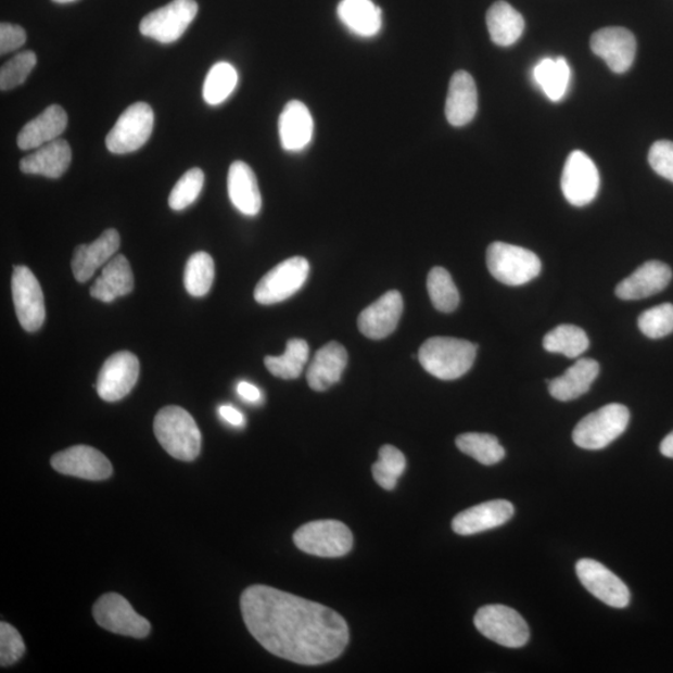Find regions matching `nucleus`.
<instances>
[{"label":"nucleus","mask_w":673,"mask_h":673,"mask_svg":"<svg viewBox=\"0 0 673 673\" xmlns=\"http://www.w3.org/2000/svg\"><path fill=\"white\" fill-rule=\"evenodd\" d=\"M241 611L261 646L294 663L331 662L350 642L347 622L339 612L274 587H247L241 596Z\"/></svg>","instance_id":"1"},{"label":"nucleus","mask_w":673,"mask_h":673,"mask_svg":"<svg viewBox=\"0 0 673 673\" xmlns=\"http://www.w3.org/2000/svg\"><path fill=\"white\" fill-rule=\"evenodd\" d=\"M477 344L454 336H432L418 353L420 365L442 381H454L469 372L477 357Z\"/></svg>","instance_id":"2"},{"label":"nucleus","mask_w":673,"mask_h":673,"mask_svg":"<svg viewBox=\"0 0 673 673\" xmlns=\"http://www.w3.org/2000/svg\"><path fill=\"white\" fill-rule=\"evenodd\" d=\"M154 433L173 458L192 461L199 457L201 432L188 410L178 406L160 410L154 420Z\"/></svg>","instance_id":"3"},{"label":"nucleus","mask_w":673,"mask_h":673,"mask_svg":"<svg viewBox=\"0 0 673 673\" xmlns=\"http://www.w3.org/2000/svg\"><path fill=\"white\" fill-rule=\"evenodd\" d=\"M628 423L627 407L618 403L608 404L580 420L572 432V441L580 448L600 450L624 434Z\"/></svg>","instance_id":"4"},{"label":"nucleus","mask_w":673,"mask_h":673,"mask_svg":"<svg viewBox=\"0 0 673 673\" xmlns=\"http://www.w3.org/2000/svg\"><path fill=\"white\" fill-rule=\"evenodd\" d=\"M486 265L496 281L507 285H523L542 272V261L524 247L494 242L486 251Z\"/></svg>","instance_id":"5"},{"label":"nucleus","mask_w":673,"mask_h":673,"mask_svg":"<svg viewBox=\"0 0 673 673\" xmlns=\"http://www.w3.org/2000/svg\"><path fill=\"white\" fill-rule=\"evenodd\" d=\"M297 548L319 558H341L352 550L353 535L336 520H316L302 525L293 535Z\"/></svg>","instance_id":"6"},{"label":"nucleus","mask_w":673,"mask_h":673,"mask_svg":"<svg viewBox=\"0 0 673 673\" xmlns=\"http://www.w3.org/2000/svg\"><path fill=\"white\" fill-rule=\"evenodd\" d=\"M474 625L483 636L509 649H519L529 643L526 621L508 606H483L477 612Z\"/></svg>","instance_id":"7"},{"label":"nucleus","mask_w":673,"mask_h":673,"mask_svg":"<svg viewBox=\"0 0 673 673\" xmlns=\"http://www.w3.org/2000/svg\"><path fill=\"white\" fill-rule=\"evenodd\" d=\"M154 123L155 115L149 104L130 105L107 134L105 140L107 150L113 154L124 155L141 149L153 134Z\"/></svg>","instance_id":"8"},{"label":"nucleus","mask_w":673,"mask_h":673,"mask_svg":"<svg viewBox=\"0 0 673 673\" xmlns=\"http://www.w3.org/2000/svg\"><path fill=\"white\" fill-rule=\"evenodd\" d=\"M198 12L195 0H173L148 14L140 23V33L162 45L175 43L196 18Z\"/></svg>","instance_id":"9"},{"label":"nucleus","mask_w":673,"mask_h":673,"mask_svg":"<svg viewBox=\"0 0 673 673\" xmlns=\"http://www.w3.org/2000/svg\"><path fill=\"white\" fill-rule=\"evenodd\" d=\"M309 264L305 257H291L275 266L257 283L255 300L259 305H275L289 300L306 283Z\"/></svg>","instance_id":"10"},{"label":"nucleus","mask_w":673,"mask_h":673,"mask_svg":"<svg viewBox=\"0 0 673 673\" xmlns=\"http://www.w3.org/2000/svg\"><path fill=\"white\" fill-rule=\"evenodd\" d=\"M92 615L99 626L117 635L144 638L150 634V622L140 617L130 602L119 594L101 596L92 608Z\"/></svg>","instance_id":"11"},{"label":"nucleus","mask_w":673,"mask_h":673,"mask_svg":"<svg viewBox=\"0 0 673 673\" xmlns=\"http://www.w3.org/2000/svg\"><path fill=\"white\" fill-rule=\"evenodd\" d=\"M13 302L23 330L37 332L46 322L43 290L27 266H15L12 277Z\"/></svg>","instance_id":"12"},{"label":"nucleus","mask_w":673,"mask_h":673,"mask_svg":"<svg viewBox=\"0 0 673 673\" xmlns=\"http://www.w3.org/2000/svg\"><path fill=\"white\" fill-rule=\"evenodd\" d=\"M600 189V175L593 160L583 151H572L561 176L563 196L572 206L583 207L595 200Z\"/></svg>","instance_id":"13"},{"label":"nucleus","mask_w":673,"mask_h":673,"mask_svg":"<svg viewBox=\"0 0 673 673\" xmlns=\"http://www.w3.org/2000/svg\"><path fill=\"white\" fill-rule=\"evenodd\" d=\"M580 583L606 605L615 609H625L631 600L628 587L613 572L593 559H582L576 563Z\"/></svg>","instance_id":"14"},{"label":"nucleus","mask_w":673,"mask_h":673,"mask_svg":"<svg viewBox=\"0 0 673 673\" xmlns=\"http://www.w3.org/2000/svg\"><path fill=\"white\" fill-rule=\"evenodd\" d=\"M140 364L131 352H117L101 367L97 392L105 402H117L128 395L138 382Z\"/></svg>","instance_id":"15"},{"label":"nucleus","mask_w":673,"mask_h":673,"mask_svg":"<svg viewBox=\"0 0 673 673\" xmlns=\"http://www.w3.org/2000/svg\"><path fill=\"white\" fill-rule=\"evenodd\" d=\"M50 462L58 473L86 479V481H105L113 475L111 460L89 445H75V447L59 452Z\"/></svg>","instance_id":"16"},{"label":"nucleus","mask_w":673,"mask_h":673,"mask_svg":"<svg viewBox=\"0 0 673 673\" xmlns=\"http://www.w3.org/2000/svg\"><path fill=\"white\" fill-rule=\"evenodd\" d=\"M591 46L594 54L600 56L613 73H626L635 62L636 38L626 28L609 27L596 31Z\"/></svg>","instance_id":"17"},{"label":"nucleus","mask_w":673,"mask_h":673,"mask_svg":"<svg viewBox=\"0 0 673 673\" xmlns=\"http://www.w3.org/2000/svg\"><path fill=\"white\" fill-rule=\"evenodd\" d=\"M403 308V297L398 291L384 293L359 315V331L370 340L385 339L397 328Z\"/></svg>","instance_id":"18"},{"label":"nucleus","mask_w":673,"mask_h":673,"mask_svg":"<svg viewBox=\"0 0 673 673\" xmlns=\"http://www.w3.org/2000/svg\"><path fill=\"white\" fill-rule=\"evenodd\" d=\"M515 505L508 500H491L461 511L453 519V532L474 535L507 524L515 517Z\"/></svg>","instance_id":"19"},{"label":"nucleus","mask_w":673,"mask_h":673,"mask_svg":"<svg viewBox=\"0 0 673 673\" xmlns=\"http://www.w3.org/2000/svg\"><path fill=\"white\" fill-rule=\"evenodd\" d=\"M671 279L672 271L666 264L649 261L618 284L617 296L624 301L651 297L666 289Z\"/></svg>","instance_id":"20"},{"label":"nucleus","mask_w":673,"mask_h":673,"mask_svg":"<svg viewBox=\"0 0 673 673\" xmlns=\"http://www.w3.org/2000/svg\"><path fill=\"white\" fill-rule=\"evenodd\" d=\"M120 247V234L115 229L101 233L100 238L88 245H80L75 250L72 269L78 282H88L98 271L113 258Z\"/></svg>","instance_id":"21"},{"label":"nucleus","mask_w":673,"mask_h":673,"mask_svg":"<svg viewBox=\"0 0 673 673\" xmlns=\"http://www.w3.org/2000/svg\"><path fill=\"white\" fill-rule=\"evenodd\" d=\"M314 130V117L302 101L292 100L284 105L280 115L279 132L281 145L285 151L297 153L305 150L313 141Z\"/></svg>","instance_id":"22"},{"label":"nucleus","mask_w":673,"mask_h":673,"mask_svg":"<svg viewBox=\"0 0 673 673\" xmlns=\"http://www.w3.org/2000/svg\"><path fill=\"white\" fill-rule=\"evenodd\" d=\"M348 364L346 348L339 342L327 343L318 350L307 370V382L316 392L330 390L341 381V377Z\"/></svg>","instance_id":"23"},{"label":"nucleus","mask_w":673,"mask_h":673,"mask_svg":"<svg viewBox=\"0 0 673 673\" xmlns=\"http://www.w3.org/2000/svg\"><path fill=\"white\" fill-rule=\"evenodd\" d=\"M66 126L67 115L64 109L58 104L50 105L36 119L24 125L16 138V144L22 150H37L58 140Z\"/></svg>","instance_id":"24"},{"label":"nucleus","mask_w":673,"mask_h":673,"mask_svg":"<svg viewBox=\"0 0 673 673\" xmlns=\"http://www.w3.org/2000/svg\"><path fill=\"white\" fill-rule=\"evenodd\" d=\"M478 112V90L471 75L465 71L453 75L447 103H445V116L450 125H468L474 119Z\"/></svg>","instance_id":"25"},{"label":"nucleus","mask_w":673,"mask_h":673,"mask_svg":"<svg viewBox=\"0 0 673 673\" xmlns=\"http://www.w3.org/2000/svg\"><path fill=\"white\" fill-rule=\"evenodd\" d=\"M72 148L63 139L49 142L21 162V172L29 175H41L49 179H59L67 172L72 163Z\"/></svg>","instance_id":"26"},{"label":"nucleus","mask_w":673,"mask_h":673,"mask_svg":"<svg viewBox=\"0 0 673 673\" xmlns=\"http://www.w3.org/2000/svg\"><path fill=\"white\" fill-rule=\"evenodd\" d=\"M227 190L232 205L246 216H256L263 207L256 175L243 162H234L227 176Z\"/></svg>","instance_id":"27"},{"label":"nucleus","mask_w":673,"mask_h":673,"mask_svg":"<svg viewBox=\"0 0 673 673\" xmlns=\"http://www.w3.org/2000/svg\"><path fill=\"white\" fill-rule=\"evenodd\" d=\"M599 373L600 365L595 359H579L566 373L548 381L551 397L560 402L577 399L591 391Z\"/></svg>","instance_id":"28"},{"label":"nucleus","mask_w":673,"mask_h":673,"mask_svg":"<svg viewBox=\"0 0 673 673\" xmlns=\"http://www.w3.org/2000/svg\"><path fill=\"white\" fill-rule=\"evenodd\" d=\"M134 290V275L128 258L123 255L113 257L103 268V272L90 290L91 297L111 303L126 296Z\"/></svg>","instance_id":"29"},{"label":"nucleus","mask_w":673,"mask_h":673,"mask_svg":"<svg viewBox=\"0 0 673 673\" xmlns=\"http://www.w3.org/2000/svg\"><path fill=\"white\" fill-rule=\"evenodd\" d=\"M336 14L344 27L358 37H374L382 29V11L372 0H342Z\"/></svg>","instance_id":"30"},{"label":"nucleus","mask_w":673,"mask_h":673,"mask_svg":"<svg viewBox=\"0 0 673 673\" xmlns=\"http://www.w3.org/2000/svg\"><path fill=\"white\" fill-rule=\"evenodd\" d=\"M487 30L493 43L499 47H510L523 36L525 21L509 3L496 2L486 14Z\"/></svg>","instance_id":"31"},{"label":"nucleus","mask_w":673,"mask_h":673,"mask_svg":"<svg viewBox=\"0 0 673 673\" xmlns=\"http://www.w3.org/2000/svg\"><path fill=\"white\" fill-rule=\"evenodd\" d=\"M535 82L554 103L567 96L571 72L566 58H544L534 67Z\"/></svg>","instance_id":"32"},{"label":"nucleus","mask_w":673,"mask_h":673,"mask_svg":"<svg viewBox=\"0 0 673 673\" xmlns=\"http://www.w3.org/2000/svg\"><path fill=\"white\" fill-rule=\"evenodd\" d=\"M543 346L550 353H559L568 358L583 356L591 346V341L582 328L560 325L544 336Z\"/></svg>","instance_id":"33"},{"label":"nucleus","mask_w":673,"mask_h":673,"mask_svg":"<svg viewBox=\"0 0 673 673\" xmlns=\"http://www.w3.org/2000/svg\"><path fill=\"white\" fill-rule=\"evenodd\" d=\"M309 356L308 343L305 340L293 339L288 342L282 356H268L265 365L269 372L282 380H296L305 368Z\"/></svg>","instance_id":"34"},{"label":"nucleus","mask_w":673,"mask_h":673,"mask_svg":"<svg viewBox=\"0 0 673 673\" xmlns=\"http://www.w3.org/2000/svg\"><path fill=\"white\" fill-rule=\"evenodd\" d=\"M457 447L483 466L498 465L505 457L498 437L484 433H466L457 437Z\"/></svg>","instance_id":"35"},{"label":"nucleus","mask_w":673,"mask_h":673,"mask_svg":"<svg viewBox=\"0 0 673 673\" xmlns=\"http://www.w3.org/2000/svg\"><path fill=\"white\" fill-rule=\"evenodd\" d=\"M215 280V264L207 252L193 254L185 267V289L193 297H204L213 288Z\"/></svg>","instance_id":"36"},{"label":"nucleus","mask_w":673,"mask_h":673,"mask_svg":"<svg viewBox=\"0 0 673 673\" xmlns=\"http://www.w3.org/2000/svg\"><path fill=\"white\" fill-rule=\"evenodd\" d=\"M239 74L229 63L220 62L209 69L202 96L208 105H220L238 87Z\"/></svg>","instance_id":"37"},{"label":"nucleus","mask_w":673,"mask_h":673,"mask_svg":"<svg viewBox=\"0 0 673 673\" xmlns=\"http://www.w3.org/2000/svg\"><path fill=\"white\" fill-rule=\"evenodd\" d=\"M427 289L433 306L443 314H450L459 306V292L450 274L443 267H434L428 275Z\"/></svg>","instance_id":"38"},{"label":"nucleus","mask_w":673,"mask_h":673,"mask_svg":"<svg viewBox=\"0 0 673 673\" xmlns=\"http://www.w3.org/2000/svg\"><path fill=\"white\" fill-rule=\"evenodd\" d=\"M406 468L407 460L404 454L393 445H383L380 450V460L372 467V474L377 484L383 490L393 491Z\"/></svg>","instance_id":"39"},{"label":"nucleus","mask_w":673,"mask_h":673,"mask_svg":"<svg viewBox=\"0 0 673 673\" xmlns=\"http://www.w3.org/2000/svg\"><path fill=\"white\" fill-rule=\"evenodd\" d=\"M204 183V172L199 167L190 168L176 182L170 196H168V206L175 209V212H182V209L188 208L198 200Z\"/></svg>","instance_id":"40"},{"label":"nucleus","mask_w":673,"mask_h":673,"mask_svg":"<svg viewBox=\"0 0 673 673\" xmlns=\"http://www.w3.org/2000/svg\"><path fill=\"white\" fill-rule=\"evenodd\" d=\"M638 328L646 336L652 340L663 339L673 332V305H663L645 310L638 317Z\"/></svg>","instance_id":"41"},{"label":"nucleus","mask_w":673,"mask_h":673,"mask_svg":"<svg viewBox=\"0 0 673 673\" xmlns=\"http://www.w3.org/2000/svg\"><path fill=\"white\" fill-rule=\"evenodd\" d=\"M37 62V55L31 50L12 58L0 69V89L7 91L22 86L28 79Z\"/></svg>","instance_id":"42"},{"label":"nucleus","mask_w":673,"mask_h":673,"mask_svg":"<svg viewBox=\"0 0 673 673\" xmlns=\"http://www.w3.org/2000/svg\"><path fill=\"white\" fill-rule=\"evenodd\" d=\"M24 653L25 645L18 630L3 621L0 624V664L12 666Z\"/></svg>","instance_id":"43"},{"label":"nucleus","mask_w":673,"mask_h":673,"mask_svg":"<svg viewBox=\"0 0 673 673\" xmlns=\"http://www.w3.org/2000/svg\"><path fill=\"white\" fill-rule=\"evenodd\" d=\"M649 163L656 174L673 182V142L669 140L655 142L650 149Z\"/></svg>","instance_id":"44"},{"label":"nucleus","mask_w":673,"mask_h":673,"mask_svg":"<svg viewBox=\"0 0 673 673\" xmlns=\"http://www.w3.org/2000/svg\"><path fill=\"white\" fill-rule=\"evenodd\" d=\"M27 41V33L21 25L2 23L0 25V53L2 55L15 52Z\"/></svg>","instance_id":"45"},{"label":"nucleus","mask_w":673,"mask_h":673,"mask_svg":"<svg viewBox=\"0 0 673 673\" xmlns=\"http://www.w3.org/2000/svg\"><path fill=\"white\" fill-rule=\"evenodd\" d=\"M218 414H220V417L225 420V422L233 427H243L246 423L245 416L232 406H221L220 409H218Z\"/></svg>","instance_id":"46"},{"label":"nucleus","mask_w":673,"mask_h":673,"mask_svg":"<svg viewBox=\"0 0 673 673\" xmlns=\"http://www.w3.org/2000/svg\"><path fill=\"white\" fill-rule=\"evenodd\" d=\"M238 393L243 401L249 403H259L263 401V393L256 385L242 381L238 384Z\"/></svg>","instance_id":"47"},{"label":"nucleus","mask_w":673,"mask_h":673,"mask_svg":"<svg viewBox=\"0 0 673 673\" xmlns=\"http://www.w3.org/2000/svg\"><path fill=\"white\" fill-rule=\"evenodd\" d=\"M662 456L673 459V432H671L660 445Z\"/></svg>","instance_id":"48"},{"label":"nucleus","mask_w":673,"mask_h":673,"mask_svg":"<svg viewBox=\"0 0 673 673\" xmlns=\"http://www.w3.org/2000/svg\"><path fill=\"white\" fill-rule=\"evenodd\" d=\"M53 2L59 3V4H66V3L75 2V0H53Z\"/></svg>","instance_id":"49"}]
</instances>
